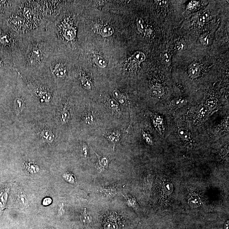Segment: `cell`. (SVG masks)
<instances>
[{
	"label": "cell",
	"mask_w": 229,
	"mask_h": 229,
	"mask_svg": "<svg viewBox=\"0 0 229 229\" xmlns=\"http://www.w3.org/2000/svg\"><path fill=\"white\" fill-rule=\"evenodd\" d=\"M83 85L85 88L87 89H89L90 88L91 86V84L90 82L88 81V80L85 79H83L82 81Z\"/></svg>",
	"instance_id": "obj_25"
},
{
	"label": "cell",
	"mask_w": 229,
	"mask_h": 229,
	"mask_svg": "<svg viewBox=\"0 0 229 229\" xmlns=\"http://www.w3.org/2000/svg\"><path fill=\"white\" fill-rule=\"evenodd\" d=\"M63 178L68 182L73 183L75 180V176L71 173H66L63 175Z\"/></svg>",
	"instance_id": "obj_19"
},
{
	"label": "cell",
	"mask_w": 229,
	"mask_h": 229,
	"mask_svg": "<svg viewBox=\"0 0 229 229\" xmlns=\"http://www.w3.org/2000/svg\"><path fill=\"white\" fill-rule=\"evenodd\" d=\"M94 62L98 66L102 68H105L107 65L105 60L101 56H97L94 59Z\"/></svg>",
	"instance_id": "obj_15"
},
{
	"label": "cell",
	"mask_w": 229,
	"mask_h": 229,
	"mask_svg": "<svg viewBox=\"0 0 229 229\" xmlns=\"http://www.w3.org/2000/svg\"><path fill=\"white\" fill-rule=\"evenodd\" d=\"M186 103V102L185 100L183 99H179L176 101L175 104L176 106L178 107H182V106L184 105Z\"/></svg>",
	"instance_id": "obj_24"
},
{
	"label": "cell",
	"mask_w": 229,
	"mask_h": 229,
	"mask_svg": "<svg viewBox=\"0 0 229 229\" xmlns=\"http://www.w3.org/2000/svg\"><path fill=\"white\" fill-rule=\"evenodd\" d=\"M15 110L17 114H21L25 108V103L24 100L20 98H16L14 102Z\"/></svg>",
	"instance_id": "obj_7"
},
{
	"label": "cell",
	"mask_w": 229,
	"mask_h": 229,
	"mask_svg": "<svg viewBox=\"0 0 229 229\" xmlns=\"http://www.w3.org/2000/svg\"><path fill=\"white\" fill-rule=\"evenodd\" d=\"M113 95L118 101L121 103H123L126 101V97L124 95L118 90H114L113 92Z\"/></svg>",
	"instance_id": "obj_12"
},
{
	"label": "cell",
	"mask_w": 229,
	"mask_h": 229,
	"mask_svg": "<svg viewBox=\"0 0 229 229\" xmlns=\"http://www.w3.org/2000/svg\"><path fill=\"white\" fill-rule=\"evenodd\" d=\"M228 227H229V221H227L226 223L225 224V225L224 226V227L225 229H228Z\"/></svg>",
	"instance_id": "obj_29"
},
{
	"label": "cell",
	"mask_w": 229,
	"mask_h": 229,
	"mask_svg": "<svg viewBox=\"0 0 229 229\" xmlns=\"http://www.w3.org/2000/svg\"><path fill=\"white\" fill-rule=\"evenodd\" d=\"M189 72L191 77L193 78L198 77L200 73V67L198 64L195 63L191 64L189 68Z\"/></svg>",
	"instance_id": "obj_4"
},
{
	"label": "cell",
	"mask_w": 229,
	"mask_h": 229,
	"mask_svg": "<svg viewBox=\"0 0 229 229\" xmlns=\"http://www.w3.org/2000/svg\"><path fill=\"white\" fill-rule=\"evenodd\" d=\"M137 25L138 31L140 33H143L144 31V21L141 18H138L137 19Z\"/></svg>",
	"instance_id": "obj_16"
},
{
	"label": "cell",
	"mask_w": 229,
	"mask_h": 229,
	"mask_svg": "<svg viewBox=\"0 0 229 229\" xmlns=\"http://www.w3.org/2000/svg\"><path fill=\"white\" fill-rule=\"evenodd\" d=\"M51 202H52V200L51 198H46L44 199V201H43V205H50Z\"/></svg>",
	"instance_id": "obj_27"
},
{
	"label": "cell",
	"mask_w": 229,
	"mask_h": 229,
	"mask_svg": "<svg viewBox=\"0 0 229 229\" xmlns=\"http://www.w3.org/2000/svg\"><path fill=\"white\" fill-rule=\"evenodd\" d=\"M56 75L59 76L60 77H62L64 76L66 74V68L63 67V66H60L57 68L56 69Z\"/></svg>",
	"instance_id": "obj_20"
},
{
	"label": "cell",
	"mask_w": 229,
	"mask_h": 229,
	"mask_svg": "<svg viewBox=\"0 0 229 229\" xmlns=\"http://www.w3.org/2000/svg\"><path fill=\"white\" fill-rule=\"evenodd\" d=\"M114 32V29L113 27H110V26H107L102 28L101 30L100 34L102 36L107 37L112 35Z\"/></svg>",
	"instance_id": "obj_10"
},
{
	"label": "cell",
	"mask_w": 229,
	"mask_h": 229,
	"mask_svg": "<svg viewBox=\"0 0 229 229\" xmlns=\"http://www.w3.org/2000/svg\"><path fill=\"white\" fill-rule=\"evenodd\" d=\"M154 92L156 93V94L160 95L163 94V89L161 86H156L154 89Z\"/></svg>",
	"instance_id": "obj_23"
},
{
	"label": "cell",
	"mask_w": 229,
	"mask_h": 229,
	"mask_svg": "<svg viewBox=\"0 0 229 229\" xmlns=\"http://www.w3.org/2000/svg\"><path fill=\"white\" fill-rule=\"evenodd\" d=\"M142 134L145 140L147 143L150 145L152 144V137H151L150 134L144 132H143Z\"/></svg>",
	"instance_id": "obj_21"
},
{
	"label": "cell",
	"mask_w": 229,
	"mask_h": 229,
	"mask_svg": "<svg viewBox=\"0 0 229 229\" xmlns=\"http://www.w3.org/2000/svg\"><path fill=\"white\" fill-rule=\"evenodd\" d=\"M108 106L109 108L112 110H117L118 109L119 105L115 99L111 98L108 101Z\"/></svg>",
	"instance_id": "obj_17"
},
{
	"label": "cell",
	"mask_w": 229,
	"mask_h": 229,
	"mask_svg": "<svg viewBox=\"0 0 229 229\" xmlns=\"http://www.w3.org/2000/svg\"><path fill=\"white\" fill-rule=\"evenodd\" d=\"M197 5H198V2H195V1L191 2L189 4V6H188V8L189 9H193Z\"/></svg>",
	"instance_id": "obj_26"
},
{
	"label": "cell",
	"mask_w": 229,
	"mask_h": 229,
	"mask_svg": "<svg viewBox=\"0 0 229 229\" xmlns=\"http://www.w3.org/2000/svg\"><path fill=\"white\" fill-rule=\"evenodd\" d=\"M63 206H60L59 208V211H60V213H61V212H63Z\"/></svg>",
	"instance_id": "obj_30"
},
{
	"label": "cell",
	"mask_w": 229,
	"mask_h": 229,
	"mask_svg": "<svg viewBox=\"0 0 229 229\" xmlns=\"http://www.w3.org/2000/svg\"><path fill=\"white\" fill-rule=\"evenodd\" d=\"M163 62L166 66H169L171 63V56L167 51H164L162 55Z\"/></svg>",
	"instance_id": "obj_14"
},
{
	"label": "cell",
	"mask_w": 229,
	"mask_h": 229,
	"mask_svg": "<svg viewBox=\"0 0 229 229\" xmlns=\"http://www.w3.org/2000/svg\"><path fill=\"white\" fill-rule=\"evenodd\" d=\"M183 44L180 43V44H178V45L176 46V48H177V49H178V50H181V49H182L183 48Z\"/></svg>",
	"instance_id": "obj_28"
},
{
	"label": "cell",
	"mask_w": 229,
	"mask_h": 229,
	"mask_svg": "<svg viewBox=\"0 0 229 229\" xmlns=\"http://www.w3.org/2000/svg\"><path fill=\"white\" fill-rule=\"evenodd\" d=\"M94 152L97 155L98 157L97 163L96 164L95 167L98 172H103L108 168L109 160L106 157L100 156L95 152Z\"/></svg>",
	"instance_id": "obj_2"
},
{
	"label": "cell",
	"mask_w": 229,
	"mask_h": 229,
	"mask_svg": "<svg viewBox=\"0 0 229 229\" xmlns=\"http://www.w3.org/2000/svg\"><path fill=\"white\" fill-rule=\"evenodd\" d=\"M108 140H110L114 144V148L115 144L120 140L121 134L118 131H113L109 134L105 136Z\"/></svg>",
	"instance_id": "obj_5"
},
{
	"label": "cell",
	"mask_w": 229,
	"mask_h": 229,
	"mask_svg": "<svg viewBox=\"0 0 229 229\" xmlns=\"http://www.w3.org/2000/svg\"><path fill=\"white\" fill-rule=\"evenodd\" d=\"M200 194L196 192H190L189 203L193 207H198L201 204L202 199Z\"/></svg>",
	"instance_id": "obj_3"
},
{
	"label": "cell",
	"mask_w": 229,
	"mask_h": 229,
	"mask_svg": "<svg viewBox=\"0 0 229 229\" xmlns=\"http://www.w3.org/2000/svg\"><path fill=\"white\" fill-rule=\"evenodd\" d=\"M201 42L204 45H208L209 43V37L207 34H205L201 37Z\"/></svg>",
	"instance_id": "obj_22"
},
{
	"label": "cell",
	"mask_w": 229,
	"mask_h": 229,
	"mask_svg": "<svg viewBox=\"0 0 229 229\" xmlns=\"http://www.w3.org/2000/svg\"><path fill=\"white\" fill-rule=\"evenodd\" d=\"M179 136V137L184 140H189L191 139V134L190 132L184 128H180L178 131Z\"/></svg>",
	"instance_id": "obj_9"
},
{
	"label": "cell",
	"mask_w": 229,
	"mask_h": 229,
	"mask_svg": "<svg viewBox=\"0 0 229 229\" xmlns=\"http://www.w3.org/2000/svg\"><path fill=\"white\" fill-rule=\"evenodd\" d=\"M132 59L137 62L144 61L146 59V56L144 53L141 51H137L135 52L132 56Z\"/></svg>",
	"instance_id": "obj_11"
},
{
	"label": "cell",
	"mask_w": 229,
	"mask_h": 229,
	"mask_svg": "<svg viewBox=\"0 0 229 229\" xmlns=\"http://www.w3.org/2000/svg\"><path fill=\"white\" fill-rule=\"evenodd\" d=\"M208 19V14L200 15L198 18V24L202 26L204 25L207 22Z\"/></svg>",
	"instance_id": "obj_18"
},
{
	"label": "cell",
	"mask_w": 229,
	"mask_h": 229,
	"mask_svg": "<svg viewBox=\"0 0 229 229\" xmlns=\"http://www.w3.org/2000/svg\"><path fill=\"white\" fill-rule=\"evenodd\" d=\"M156 186V195L159 202L163 206L166 207L169 205L173 186L171 181L167 177L162 176L157 179Z\"/></svg>",
	"instance_id": "obj_1"
},
{
	"label": "cell",
	"mask_w": 229,
	"mask_h": 229,
	"mask_svg": "<svg viewBox=\"0 0 229 229\" xmlns=\"http://www.w3.org/2000/svg\"><path fill=\"white\" fill-rule=\"evenodd\" d=\"M18 199L20 204L24 207H27L29 205L28 199L26 195L23 192H20L18 193Z\"/></svg>",
	"instance_id": "obj_8"
},
{
	"label": "cell",
	"mask_w": 229,
	"mask_h": 229,
	"mask_svg": "<svg viewBox=\"0 0 229 229\" xmlns=\"http://www.w3.org/2000/svg\"><path fill=\"white\" fill-rule=\"evenodd\" d=\"M24 168L26 172L30 174H36L40 171L39 167L32 162L25 163Z\"/></svg>",
	"instance_id": "obj_6"
},
{
	"label": "cell",
	"mask_w": 229,
	"mask_h": 229,
	"mask_svg": "<svg viewBox=\"0 0 229 229\" xmlns=\"http://www.w3.org/2000/svg\"><path fill=\"white\" fill-rule=\"evenodd\" d=\"M44 132H42V136L44 139L47 142H51L53 140V134L52 132H50L49 130H45Z\"/></svg>",
	"instance_id": "obj_13"
}]
</instances>
